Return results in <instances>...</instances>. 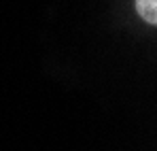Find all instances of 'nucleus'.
<instances>
[{
	"instance_id": "obj_1",
	"label": "nucleus",
	"mask_w": 157,
	"mask_h": 151,
	"mask_svg": "<svg viewBox=\"0 0 157 151\" xmlns=\"http://www.w3.org/2000/svg\"><path fill=\"white\" fill-rule=\"evenodd\" d=\"M136 11L147 24H157V0H136Z\"/></svg>"
}]
</instances>
